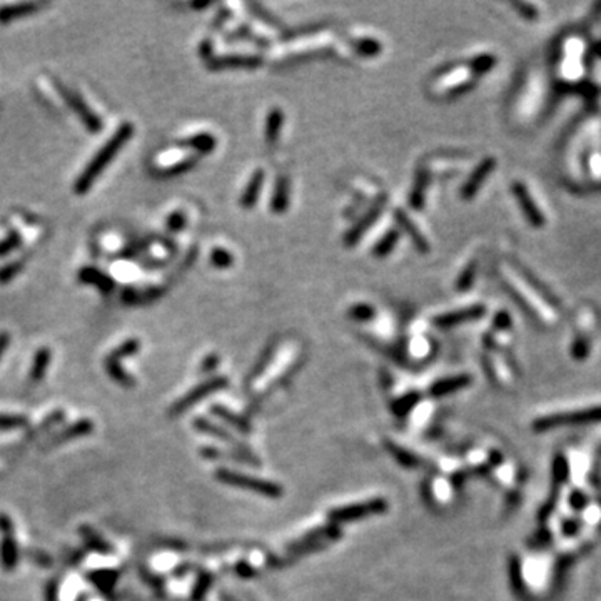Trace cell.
I'll use <instances>...</instances> for the list:
<instances>
[{"label":"cell","instance_id":"83f0119b","mask_svg":"<svg viewBox=\"0 0 601 601\" xmlns=\"http://www.w3.org/2000/svg\"><path fill=\"white\" fill-rule=\"evenodd\" d=\"M495 62H496L495 57L488 56V53H483V56H477L471 60V64H469V71L473 74H486L489 69L495 65Z\"/></svg>","mask_w":601,"mask_h":601},{"label":"cell","instance_id":"4fadbf2b","mask_svg":"<svg viewBox=\"0 0 601 601\" xmlns=\"http://www.w3.org/2000/svg\"><path fill=\"white\" fill-rule=\"evenodd\" d=\"M40 9V3L37 2H22V3H12V6L0 7V24L12 22L27 15L35 14Z\"/></svg>","mask_w":601,"mask_h":601},{"label":"cell","instance_id":"5bb4252c","mask_svg":"<svg viewBox=\"0 0 601 601\" xmlns=\"http://www.w3.org/2000/svg\"><path fill=\"white\" fill-rule=\"evenodd\" d=\"M79 281L81 282H87V284H94V286L97 287L99 291L102 292H110L114 289V281L109 278V276L102 273V271H99L97 267H84V269L79 271Z\"/></svg>","mask_w":601,"mask_h":601},{"label":"cell","instance_id":"4316f807","mask_svg":"<svg viewBox=\"0 0 601 601\" xmlns=\"http://www.w3.org/2000/svg\"><path fill=\"white\" fill-rule=\"evenodd\" d=\"M428 172L421 171L418 176V180H416L414 189H413V194H411V204L414 205V208H421L423 205V199H425V189L428 184Z\"/></svg>","mask_w":601,"mask_h":601},{"label":"cell","instance_id":"e0dca14e","mask_svg":"<svg viewBox=\"0 0 601 601\" xmlns=\"http://www.w3.org/2000/svg\"><path fill=\"white\" fill-rule=\"evenodd\" d=\"M262 180H264V171H262V169H257V171L253 174V177H251L248 187H246L244 194H242V197H241L242 208L249 209L257 203V197H259V192H261Z\"/></svg>","mask_w":601,"mask_h":601},{"label":"cell","instance_id":"2e32d148","mask_svg":"<svg viewBox=\"0 0 601 601\" xmlns=\"http://www.w3.org/2000/svg\"><path fill=\"white\" fill-rule=\"evenodd\" d=\"M382 509H384V503H382V501H371V503L357 505V506H353V508L343 509V511L332 513V520L344 521V520H349V518L366 516V514L382 511Z\"/></svg>","mask_w":601,"mask_h":601},{"label":"cell","instance_id":"e575fe53","mask_svg":"<svg viewBox=\"0 0 601 601\" xmlns=\"http://www.w3.org/2000/svg\"><path fill=\"white\" fill-rule=\"evenodd\" d=\"M473 278H475V264H469V266H466V269H464L463 273L459 274V278H458V286H456V287H458L459 291L468 289V287L471 286Z\"/></svg>","mask_w":601,"mask_h":601},{"label":"cell","instance_id":"8992f818","mask_svg":"<svg viewBox=\"0 0 601 601\" xmlns=\"http://www.w3.org/2000/svg\"><path fill=\"white\" fill-rule=\"evenodd\" d=\"M332 44H335V40H332L331 34H329V32H321V34L307 35L304 37V39L296 40V42L284 45L282 49H279L278 56H296V53L318 52Z\"/></svg>","mask_w":601,"mask_h":601},{"label":"cell","instance_id":"d6986e66","mask_svg":"<svg viewBox=\"0 0 601 601\" xmlns=\"http://www.w3.org/2000/svg\"><path fill=\"white\" fill-rule=\"evenodd\" d=\"M381 208H382V201H378L376 205H374V208L371 209V211H369L368 214H366L364 217H361V221L357 222L356 228H354V229L351 230V232H349L348 236H346V244L351 246V244H354V242L357 241V239H359L361 234H363L364 230L368 229L369 226H371V222H373L374 219H376V217H378V212L381 211Z\"/></svg>","mask_w":601,"mask_h":601},{"label":"cell","instance_id":"d4e9b609","mask_svg":"<svg viewBox=\"0 0 601 601\" xmlns=\"http://www.w3.org/2000/svg\"><path fill=\"white\" fill-rule=\"evenodd\" d=\"M196 159H197L196 155H192V154L191 155H184V158L177 160V162L171 164V166L166 167V169H162V171H159V176L160 174H162L164 177L177 176V174H180V172L189 171V169H191L196 164Z\"/></svg>","mask_w":601,"mask_h":601},{"label":"cell","instance_id":"cb8c5ba5","mask_svg":"<svg viewBox=\"0 0 601 601\" xmlns=\"http://www.w3.org/2000/svg\"><path fill=\"white\" fill-rule=\"evenodd\" d=\"M396 242H398V230L396 229L388 230V232H386L384 236L381 237V241L378 242L376 246H374V249H373L374 256H378V257L388 256L391 251H393L394 246H396Z\"/></svg>","mask_w":601,"mask_h":601},{"label":"cell","instance_id":"8fae6325","mask_svg":"<svg viewBox=\"0 0 601 601\" xmlns=\"http://www.w3.org/2000/svg\"><path fill=\"white\" fill-rule=\"evenodd\" d=\"M261 62V57L254 56V53H232V56H222V57H212L209 59V64L212 65V69H222V67H254Z\"/></svg>","mask_w":601,"mask_h":601},{"label":"cell","instance_id":"7a4b0ae2","mask_svg":"<svg viewBox=\"0 0 601 601\" xmlns=\"http://www.w3.org/2000/svg\"><path fill=\"white\" fill-rule=\"evenodd\" d=\"M501 274H503L505 282L508 284L509 287H511L513 292H516L518 299L523 300V304H525L528 310L536 312V314L543 321H550V319L555 318V316L550 312L548 307H546V304L543 303V299L538 298L536 291L531 289V287L525 281H523L520 276H518L516 273H513L511 267L503 266L501 267Z\"/></svg>","mask_w":601,"mask_h":601},{"label":"cell","instance_id":"44dd1931","mask_svg":"<svg viewBox=\"0 0 601 601\" xmlns=\"http://www.w3.org/2000/svg\"><path fill=\"white\" fill-rule=\"evenodd\" d=\"M282 121H284V115L282 110L279 109H273L267 115V121H266V141L267 142H276L278 141L279 134H281L282 129Z\"/></svg>","mask_w":601,"mask_h":601},{"label":"cell","instance_id":"f1b7e54d","mask_svg":"<svg viewBox=\"0 0 601 601\" xmlns=\"http://www.w3.org/2000/svg\"><path fill=\"white\" fill-rule=\"evenodd\" d=\"M351 45L356 49V52L366 53V56H376L381 51V44L373 39H353Z\"/></svg>","mask_w":601,"mask_h":601},{"label":"cell","instance_id":"74e56055","mask_svg":"<svg viewBox=\"0 0 601 601\" xmlns=\"http://www.w3.org/2000/svg\"><path fill=\"white\" fill-rule=\"evenodd\" d=\"M495 324L496 328H501V329L509 328V316L506 314V312H500V314L495 318Z\"/></svg>","mask_w":601,"mask_h":601},{"label":"cell","instance_id":"d590c367","mask_svg":"<svg viewBox=\"0 0 601 601\" xmlns=\"http://www.w3.org/2000/svg\"><path fill=\"white\" fill-rule=\"evenodd\" d=\"M26 423L24 418L17 416H0V430H12V428H19Z\"/></svg>","mask_w":601,"mask_h":601},{"label":"cell","instance_id":"52a82bcc","mask_svg":"<svg viewBox=\"0 0 601 601\" xmlns=\"http://www.w3.org/2000/svg\"><path fill=\"white\" fill-rule=\"evenodd\" d=\"M217 476H219L222 481H226V483H232V484H237V486L256 489V491L264 493V495H267V496H278L279 491H281V489L276 486V484L266 483V481L253 480V477L239 476V475H234V473H229V471L217 473Z\"/></svg>","mask_w":601,"mask_h":601},{"label":"cell","instance_id":"3957f363","mask_svg":"<svg viewBox=\"0 0 601 601\" xmlns=\"http://www.w3.org/2000/svg\"><path fill=\"white\" fill-rule=\"evenodd\" d=\"M53 84H56L59 96L62 97L65 102H67L69 107H71L74 112L79 115L82 124L87 127V130H90V133H99V130L102 129V121L99 119V115L96 112H92V110L89 109V105L85 104L84 99H82L81 96H77L74 90L65 87L64 84H60L59 81H56Z\"/></svg>","mask_w":601,"mask_h":601},{"label":"cell","instance_id":"d6a6232c","mask_svg":"<svg viewBox=\"0 0 601 601\" xmlns=\"http://www.w3.org/2000/svg\"><path fill=\"white\" fill-rule=\"evenodd\" d=\"M373 314H374L373 307L368 306V304H354L351 311H349V316H351V318L361 319V321L373 318Z\"/></svg>","mask_w":601,"mask_h":601},{"label":"cell","instance_id":"5b68a950","mask_svg":"<svg viewBox=\"0 0 601 601\" xmlns=\"http://www.w3.org/2000/svg\"><path fill=\"white\" fill-rule=\"evenodd\" d=\"M473 79H475V74L469 71V67H459L444 74L439 79H436L434 84L431 85V90H433L434 94H439V96L458 92V90L466 89L473 82Z\"/></svg>","mask_w":601,"mask_h":601},{"label":"cell","instance_id":"4dcf8cb0","mask_svg":"<svg viewBox=\"0 0 601 601\" xmlns=\"http://www.w3.org/2000/svg\"><path fill=\"white\" fill-rule=\"evenodd\" d=\"M24 262L22 261H12L9 264L0 267V284H6L12 281V279L22 271Z\"/></svg>","mask_w":601,"mask_h":601},{"label":"cell","instance_id":"277c9868","mask_svg":"<svg viewBox=\"0 0 601 601\" xmlns=\"http://www.w3.org/2000/svg\"><path fill=\"white\" fill-rule=\"evenodd\" d=\"M137 351H139V341L137 339H129V341H126V343L122 346H119V348L115 349V351L110 354V356L107 357V361H105V369H107V373L110 374V378H112V380H115L117 382H121V384L127 386V388H130V386L134 384V380L130 376H127L124 371H122L119 363H121L122 357L130 356V354H134Z\"/></svg>","mask_w":601,"mask_h":601},{"label":"cell","instance_id":"836d02e7","mask_svg":"<svg viewBox=\"0 0 601 601\" xmlns=\"http://www.w3.org/2000/svg\"><path fill=\"white\" fill-rule=\"evenodd\" d=\"M186 226V216H184L180 211L172 212L171 216L167 217V229L171 230V232H177V230H180Z\"/></svg>","mask_w":601,"mask_h":601},{"label":"cell","instance_id":"9a60e30c","mask_svg":"<svg viewBox=\"0 0 601 601\" xmlns=\"http://www.w3.org/2000/svg\"><path fill=\"white\" fill-rule=\"evenodd\" d=\"M394 214H396V219H398L399 224H401V228H405L406 232L409 234L411 239L414 241L416 248L421 251V253H426V251H430V242H428L426 237L423 236L421 230L418 229V226H416L414 222L411 221L409 217H407V214L405 211H401V209H396Z\"/></svg>","mask_w":601,"mask_h":601},{"label":"cell","instance_id":"603a6c76","mask_svg":"<svg viewBox=\"0 0 601 601\" xmlns=\"http://www.w3.org/2000/svg\"><path fill=\"white\" fill-rule=\"evenodd\" d=\"M49 361H51V351H49L47 348L39 349L35 354V359L34 364H32V371H31V381L32 382H39L42 381L45 369H47Z\"/></svg>","mask_w":601,"mask_h":601},{"label":"cell","instance_id":"1f68e13d","mask_svg":"<svg viewBox=\"0 0 601 601\" xmlns=\"http://www.w3.org/2000/svg\"><path fill=\"white\" fill-rule=\"evenodd\" d=\"M20 246V234L19 232H10L3 241H0V257L7 256L12 251H15Z\"/></svg>","mask_w":601,"mask_h":601},{"label":"cell","instance_id":"484cf974","mask_svg":"<svg viewBox=\"0 0 601 601\" xmlns=\"http://www.w3.org/2000/svg\"><path fill=\"white\" fill-rule=\"evenodd\" d=\"M468 382H469L468 376H458V378H451V380L439 381L438 384H434L433 393L434 394H446V393H450V391L463 388V386L468 384Z\"/></svg>","mask_w":601,"mask_h":601},{"label":"cell","instance_id":"30bf717a","mask_svg":"<svg viewBox=\"0 0 601 601\" xmlns=\"http://www.w3.org/2000/svg\"><path fill=\"white\" fill-rule=\"evenodd\" d=\"M224 384H226L224 378H214V380L204 382V384H201V386H197V388L194 391H191V393H189L187 396H184L183 399H180L179 403H177V405L174 407H172V413H176V414L183 413V411L186 409V407L192 406V405H194V403L199 401L201 398L208 396L209 393H212V391L222 388V386H224Z\"/></svg>","mask_w":601,"mask_h":601},{"label":"cell","instance_id":"f35d334b","mask_svg":"<svg viewBox=\"0 0 601 601\" xmlns=\"http://www.w3.org/2000/svg\"><path fill=\"white\" fill-rule=\"evenodd\" d=\"M7 346H9V335H7V332H0V357L6 353Z\"/></svg>","mask_w":601,"mask_h":601},{"label":"cell","instance_id":"6da1fadb","mask_svg":"<svg viewBox=\"0 0 601 601\" xmlns=\"http://www.w3.org/2000/svg\"><path fill=\"white\" fill-rule=\"evenodd\" d=\"M133 134H134V127L133 124H129V122H124V124L115 130V134L109 139V142L104 144V147L97 152L96 158L90 160L87 167L84 169V172L79 176V179L76 180V184H74V191H76V194H81V196L85 194V192L92 187V184L96 183L97 177L101 176V172L109 166L110 160L115 158V154H117L122 147H124V144L133 137Z\"/></svg>","mask_w":601,"mask_h":601},{"label":"cell","instance_id":"7c38bea8","mask_svg":"<svg viewBox=\"0 0 601 601\" xmlns=\"http://www.w3.org/2000/svg\"><path fill=\"white\" fill-rule=\"evenodd\" d=\"M483 312H484L483 306H471V307H466V310L452 311V312H446V314L438 316V318H436V324H438V326H443V328L455 326V324H461V323H466V321H469V319L480 318Z\"/></svg>","mask_w":601,"mask_h":601},{"label":"cell","instance_id":"f546056e","mask_svg":"<svg viewBox=\"0 0 601 601\" xmlns=\"http://www.w3.org/2000/svg\"><path fill=\"white\" fill-rule=\"evenodd\" d=\"M211 262L214 266L219 267V269H226V267H229L230 264H232L234 257H232V254L229 253V251L216 248V249H212V253H211Z\"/></svg>","mask_w":601,"mask_h":601},{"label":"cell","instance_id":"ba28073f","mask_svg":"<svg viewBox=\"0 0 601 601\" xmlns=\"http://www.w3.org/2000/svg\"><path fill=\"white\" fill-rule=\"evenodd\" d=\"M495 166H496L495 159H491V158L484 159L483 162H481L480 166H477L475 171L471 172V176L468 177V180L464 183L463 189H461V196H463L464 199H471V197L476 194L477 189L481 187V184L484 183V179H486L488 174L493 171V167Z\"/></svg>","mask_w":601,"mask_h":601},{"label":"cell","instance_id":"9c48e42d","mask_svg":"<svg viewBox=\"0 0 601 601\" xmlns=\"http://www.w3.org/2000/svg\"><path fill=\"white\" fill-rule=\"evenodd\" d=\"M513 192H514V196H516V199L520 201V205L523 208V211H525L526 217H528V221L531 222V224H534V226L545 224V216H543V212L539 211L538 205L534 204L533 197L530 196L528 189H526L525 184L514 183Z\"/></svg>","mask_w":601,"mask_h":601},{"label":"cell","instance_id":"7402d4cb","mask_svg":"<svg viewBox=\"0 0 601 601\" xmlns=\"http://www.w3.org/2000/svg\"><path fill=\"white\" fill-rule=\"evenodd\" d=\"M287 201H289V186H287V179L286 177H279L273 196V211L274 212L286 211Z\"/></svg>","mask_w":601,"mask_h":601},{"label":"cell","instance_id":"ac0fdd59","mask_svg":"<svg viewBox=\"0 0 601 601\" xmlns=\"http://www.w3.org/2000/svg\"><path fill=\"white\" fill-rule=\"evenodd\" d=\"M180 146L191 147L197 154H209V152H212L214 147H216V137H212V135L208 133H201L180 141Z\"/></svg>","mask_w":601,"mask_h":601},{"label":"cell","instance_id":"8d00e7d4","mask_svg":"<svg viewBox=\"0 0 601 601\" xmlns=\"http://www.w3.org/2000/svg\"><path fill=\"white\" fill-rule=\"evenodd\" d=\"M514 7H516V9L520 10L521 14L525 15V17H528V19L536 17V9H534L533 6H526V3H514Z\"/></svg>","mask_w":601,"mask_h":601},{"label":"cell","instance_id":"ffe728a7","mask_svg":"<svg viewBox=\"0 0 601 601\" xmlns=\"http://www.w3.org/2000/svg\"><path fill=\"white\" fill-rule=\"evenodd\" d=\"M0 526H2L3 531H6L7 538L6 541H3V548H2V559H3V566H6V570H10L12 566H15V541H12L10 539V523L7 520L6 516H0Z\"/></svg>","mask_w":601,"mask_h":601}]
</instances>
